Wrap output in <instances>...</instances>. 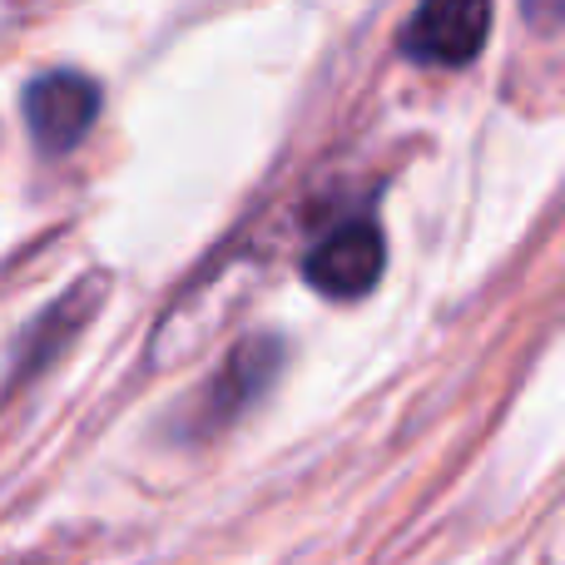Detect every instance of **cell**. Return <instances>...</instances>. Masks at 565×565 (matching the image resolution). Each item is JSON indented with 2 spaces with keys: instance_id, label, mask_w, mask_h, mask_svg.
I'll return each mask as SVG.
<instances>
[{
  "instance_id": "obj_1",
  "label": "cell",
  "mask_w": 565,
  "mask_h": 565,
  "mask_svg": "<svg viewBox=\"0 0 565 565\" xmlns=\"http://www.w3.org/2000/svg\"><path fill=\"white\" fill-rule=\"evenodd\" d=\"M99 115V85L79 70H50L25 89V125L45 154H70Z\"/></svg>"
},
{
  "instance_id": "obj_2",
  "label": "cell",
  "mask_w": 565,
  "mask_h": 565,
  "mask_svg": "<svg viewBox=\"0 0 565 565\" xmlns=\"http://www.w3.org/2000/svg\"><path fill=\"white\" fill-rule=\"evenodd\" d=\"M382 264H387L382 228L372 218H348L302 258V274L328 298H362V292L377 288Z\"/></svg>"
},
{
  "instance_id": "obj_3",
  "label": "cell",
  "mask_w": 565,
  "mask_h": 565,
  "mask_svg": "<svg viewBox=\"0 0 565 565\" xmlns=\"http://www.w3.org/2000/svg\"><path fill=\"white\" fill-rule=\"evenodd\" d=\"M491 30V10L481 0H437L407 15L402 25V55L422 65H467Z\"/></svg>"
},
{
  "instance_id": "obj_4",
  "label": "cell",
  "mask_w": 565,
  "mask_h": 565,
  "mask_svg": "<svg viewBox=\"0 0 565 565\" xmlns=\"http://www.w3.org/2000/svg\"><path fill=\"white\" fill-rule=\"evenodd\" d=\"M278 358H282V348L278 342H244V348L234 352V362H228V377L224 382H214V392H209V407L218 412V417H228V412H238L248 397H258L264 392V382L278 372Z\"/></svg>"
}]
</instances>
